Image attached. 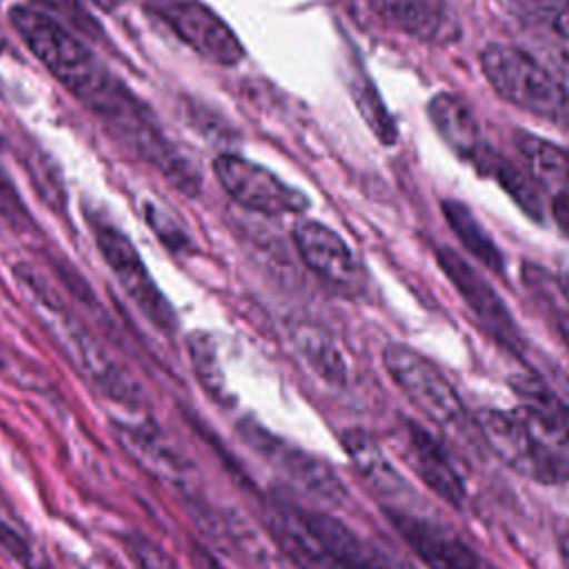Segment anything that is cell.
<instances>
[{
    "label": "cell",
    "instance_id": "obj_1",
    "mask_svg": "<svg viewBox=\"0 0 569 569\" xmlns=\"http://www.w3.org/2000/svg\"><path fill=\"white\" fill-rule=\"evenodd\" d=\"M24 47L47 71L118 138L151 109L138 100L109 69L91 53L80 36L38 9L13 4L7 11Z\"/></svg>",
    "mask_w": 569,
    "mask_h": 569
},
{
    "label": "cell",
    "instance_id": "obj_2",
    "mask_svg": "<svg viewBox=\"0 0 569 569\" xmlns=\"http://www.w3.org/2000/svg\"><path fill=\"white\" fill-rule=\"evenodd\" d=\"M13 273L16 282L31 298L44 325L49 327V333L60 345L62 353L76 367V371L113 402L138 407L140 387L131 373L122 369L120 362L104 349V345L84 327V322H80L67 309L62 296L51 287V282L27 262L18 264Z\"/></svg>",
    "mask_w": 569,
    "mask_h": 569
},
{
    "label": "cell",
    "instance_id": "obj_3",
    "mask_svg": "<svg viewBox=\"0 0 569 569\" xmlns=\"http://www.w3.org/2000/svg\"><path fill=\"white\" fill-rule=\"evenodd\" d=\"M480 69L493 91L509 104L569 127V91L533 56L509 44H487Z\"/></svg>",
    "mask_w": 569,
    "mask_h": 569
},
{
    "label": "cell",
    "instance_id": "obj_4",
    "mask_svg": "<svg viewBox=\"0 0 569 569\" xmlns=\"http://www.w3.org/2000/svg\"><path fill=\"white\" fill-rule=\"evenodd\" d=\"M476 427L489 449L516 473L540 485L569 480V456L553 447L520 409H480Z\"/></svg>",
    "mask_w": 569,
    "mask_h": 569
},
{
    "label": "cell",
    "instance_id": "obj_5",
    "mask_svg": "<svg viewBox=\"0 0 569 569\" xmlns=\"http://www.w3.org/2000/svg\"><path fill=\"white\" fill-rule=\"evenodd\" d=\"M382 362L396 387L425 418L445 431H467L469 418L458 391L427 356L407 345H389Z\"/></svg>",
    "mask_w": 569,
    "mask_h": 569
},
{
    "label": "cell",
    "instance_id": "obj_6",
    "mask_svg": "<svg viewBox=\"0 0 569 569\" xmlns=\"http://www.w3.org/2000/svg\"><path fill=\"white\" fill-rule=\"evenodd\" d=\"M280 507L296 545L329 569H391L373 545L331 513L291 502Z\"/></svg>",
    "mask_w": 569,
    "mask_h": 569
},
{
    "label": "cell",
    "instance_id": "obj_7",
    "mask_svg": "<svg viewBox=\"0 0 569 569\" xmlns=\"http://www.w3.org/2000/svg\"><path fill=\"white\" fill-rule=\"evenodd\" d=\"M87 222L93 231L96 247L102 260L113 271L124 293L138 305L149 322H153L160 331L171 333L176 329V313L153 282L147 264L142 262L138 249L127 238V233H122L113 222L98 213H87Z\"/></svg>",
    "mask_w": 569,
    "mask_h": 569
},
{
    "label": "cell",
    "instance_id": "obj_8",
    "mask_svg": "<svg viewBox=\"0 0 569 569\" xmlns=\"http://www.w3.org/2000/svg\"><path fill=\"white\" fill-rule=\"evenodd\" d=\"M213 173L222 189L242 207L267 213H302L309 200L302 191L280 180L273 171L236 153H220L213 160Z\"/></svg>",
    "mask_w": 569,
    "mask_h": 569
},
{
    "label": "cell",
    "instance_id": "obj_9",
    "mask_svg": "<svg viewBox=\"0 0 569 569\" xmlns=\"http://www.w3.org/2000/svg\"><path fill=\"white\" fill-rule=\"evenodd\" d=\"M160 20L204 60L233 67L244 58V47L233 29L200 0H153Z\"/></svg>",
    "mask_w": 569,
    "mask_h": 569
},
{
    "label": "cell",
    "instance_id": "obj_10",
    "mask_svg": "<svg viewBox=\"0 0 569 569\" xmlns=\"http://www.w3.org/2000/svg\"><path fill=\"white\" fill-rule=\"evenodd\" d=\"M436 260H438L440 269L445 271V276L449 278V282L458 289V293L462 296L467 307L473 311L478 322L502 347H507L513 353H525L527 340H525L516 318L511 316L509 307L502 302V298L489 284V280L453 249L440 247L436 251Z\"/></svg>",
    "mask_w": 569,
    "mask_h": 569
},
{
    "label": "cell",
    "instance_id": "obj_11",
    "mask_svg": "<svg viewBox=\"0 0 569 569\" xmlns=\"http://www.w3.org/2000/svg\"><path fill=\"white\" fill-rule=\"evenodd\" d=\"M240 431L244 440L260 451L273 467H278L293 485L302 487L305 491L313 493L316 498L329 502V505H340L347 498V489L342 480L333 473L331 465H327L322 458L287 442L280 440L278 436L269 433L260 425L244 420L240 425Z\"/></svg>",
    "mask_w": 569,
    "mask_h": 569
},
{
    "label": "cell",
    "instance_id": "obj_12",
    "mask_svg": "<svg viewBox=\"0 0 569 569\" xmlns=\"http://www.w3.org/2000/svg\"><path fill=\"white\" fill-rule=\"evenodd\" d=\"M293 242L305 264L342 296L365 289V269L349 244L318 220H302L293 229Z\"/></svg>",
    "mask_w": 569,
    "mask_h": 569
},
{
    "label": "cell",
    "instance_id": "obj_13",
    "mask_svg": "<svg viewBox=\"0 0 569 569\" xmlns=\"http://www.w3.org/2000/svg\"><path fill=\"white\" fill-rule=\"evenodd\" d=\"M398 436L402 440V456L418 478L447 505L462 509L467 500L465 480L458 473L451 456L442 442L413 418L398 420Z\"/></svg>",
    "mask_w": 569,
    "mask_h": 569
},
{
    "label": "cell",
    "instance_id": "obj_14",
    "mask_svg": "<svg viewBox=\"0 0 569 569\" xmlns=\"http://www.w3.org/2000/svg\"><path fill=\"white\" fill-rule=\"evenodd\" d=\"M385 513L429 569H487L480 556L445 525L398 507H387Z\"/></svg>",
    "mask_w": 569,
    "mask_h": 569
},
{
    "label": "cell",
    "instance_id": "obj_15",
    "mask_svg": "<svg viewBox=\"0 0 569 569\" xmlns=\"http://www.w3.org/2000/svg\"><path fill=\"white\" fill-rule=\"evenodd\" d=\"M378 16L402 33L429 44H451L460 38V20L449 0H367Z\"/></svg>",
    "mask_w": 569,
    "mask_h": 569
},
{
    "label": "cell",
    "instance_id": "obj_16",
    "mask_svg": "<svg viewBox=\"0 0 569 569\" xmlns=\"http://www.w3.org/2000/svg\"><path fill=\"white\" fill-rule=\"evenodd\" d=\"M525 418L562 453L569 456V405L540 378L516 373L509 378Z\"/></svg>",
    "mask_w": 569,
    "mask_h": 569
},
{
    "label": "cell",
    "instance_id": "obj_17",
    "mask_svg": "<svg viewBox=\"0 0 569 569\" xmlns=\"http://www.w3.org/2000/svg\"><path fill=\"white\" fill-rule=\"evenodd\" d=\"M342 447L349 453L353 467L362 480L387 502H400L398 509H405L402 498L409 496V485L385 456L380 445L362 429L342 431Z\"/></svg>",
    "mask_w": 569,
    "mask_h": 569
},
{
    "label": "cell",
    "instance_id": "obj_18",
    "mask_svg": "<svg viewBox=\"0 0 569 569\" xmlns=\"http://www.w3.org/2000/svg\"><path fill=\"white\" fill-rule=\"evenodd\" d=\"M429 120L433 124V129L438 131V136L465 160L473 162L478 158V153L487 147V142L482 140L478 120L471 111V107L453 96V93H436L429 100L427 107Z\"/></svg>",
    "mask_w": 569,
    "mask_h": 569
},
{
    "label": "cell",
    "instance_id": "obj_19",
    "mask_svg": "<svg viewBox=\"0 0 569 569\" xmlns=\"http://www.w3.org/2000/svg\"><path fill=\"white\" fill-rule=\"evenodd\" d=\"M471 164L482 176H489L491 180H496L531 220H536V222L542 220L545 213H542V202H540L538 189L531 182V178L525 171H520L513 162H509L507 158H502L496 149H491L487 144Z\"/></svg>",
    "mask_w": 569,
    "mask_h": 569
},
{
    "label": "cell",
    "instance_id": "obj_20",
    "mask_svg": "<svg viewBox=\"0 0 569 569\" xmlns=\"http://www.w3.org/2000/svg\"><path fill=\"white\" fill-rule=\"evenodd\" d=\"M445 220L449 222L451 231L458 236L462 247L489 271L496 276H505V258L493 238L487 233V229L480 224V220L473 216V211L460 202V200H445L442 202Z\"/></svg>",
    "mask_w": 569,
    "mask_h": 569
},
{
    "label": "cell",
    "instance_id": "obj_21",
    "mask_svg": "<svg viewBox=\"0 0 569 569\" xmlns=\"http://www.w3.org/2000/svg\"><path fill=\"white\" fill-rule=\"evenodd\" d=\"M291 340L316 376L336 387L347 385V362L333 340L322 329L311 325L296 327L291 331Z\"/></svg>",
    "mask_w": 569,
    "mask_h": 569
},
{
    "label": "cell",
    "instance_id": "obj_22",
    "mask_svg": "<svg viewBox=\"0 0 569 569\" xmlns=\"http://www.w3.org/2000/svg\"><path fill=\"white\" fill-rule=\"evenodd\" d=\"M513 147L531 176L567 187L569 149L522 129L513 131Z\"/></svg>",
    "mask_w": 569,
    "mask_h": 569
},
{
    "label": "cell",
    "instance_id": "obj_23",
    "mask_svg": "<svg viewBox=\"0 0 569 569\" xmlns=\"http://www.w3.org/2000/svg\"><path fill=\"white\" fill-rule=\"evenodd\" d=\"M0 547L22 567V569H51L40 547L33 542L31 533L16 516L11 505L0 491Z\"/></svg>",
    "mask_w": 569,
    "mask_h": 569
},
{
    "label": "cell",
    "instance_id": "obj_24",
    "mask_svg": "<svg viewBox=\"0 0 569 569\" xmlns=\"http://www.w3.org/2000/svg\"><path fill=\"white\" fill-rule=\"evenodd\" d=\"M31 2L40 7L38 11L58 20L60 24H64L76 36L89 38V40H96V42L102 40V27L84 9L82 0H31Z\"/></svg>",
    "mask_w": 569,
    "mask_h": 569
},
{
    "label": "cell",
    "instance_id": "obj_25",
    "mask_svg": "<svg viewBox=\"0 0 569 569\" xmlns=\"http://www.w3.org/2000/svg\"><path fill=\"white\" fill-rule=\"evenodd\" d=\"M189 353L193 360V369L202 382V387L213 393L216 398L224 396V382H222V371L218 367V356H216V345L209 333L196 331L187 338Z\"/></svg>",
    "mask_w": 569,
    "mask_h": 569
},
{
    "label": "cell",
    "instance_id": "obj_26",
    "mask_svg": "<svg viewBox=\"0 0 569 569\" xmlns=\"http://www.w3.org/2000/svg\"><path fill=\"white\" fill-rule=\"evenodd\" d=\"M122 547L138 569H176L173 560L144 533H127L122 538Z\"/></svg>",
    "mask_w": 569,
    "mask_h": 569
},
{
    "label": "cell",
    "instance_id": "obj_27",
    "mask_svg": "<svg viewBox=\"0 0 569 569\" xmlns=\"http://www.w3.org/2000/svg\"><path fill=\"white\" fill-rule=\"evenodd\" d=\"M358 104H360V111L362 116L369 120L371 129L376 131V136L385 142V144H391L396 140V127L391 122V118L387 116L385 111V104L380 102V98L376 96L373 87H362L360 89V98H358Z\"/></svg>",
    "mask_w": 569,
    "mask_h": 569
},
{
    "label": "cell",
    "instance_id": "obj_28",
    "mask_svg": "<svg viewBox=\"0 0 569 569\" xmlns=\"http://www.w3.org/2000/svg\"><path fill=\"white\" fill-rule=\"evenodd\" d=\"M0 218L4 222H9L16 229L29 227L31 218L29 211L18 193V189L13 187V182L9 180V176L4 173V169L0 167Z\"/></svg>",
    "mask_w": 569,
    "mask_h": 569
},
{
    "label": "cell",
    "instance_id": "obj_29",
    "mask_svg": "<svg viewBox=\"0 0 569 569\" xmlns=\"http://www.w3.org/2000/svg\"><path fill=\"white\" fill-rule=\"evenodd\" d=\"M525 4L556 36L569 40V0H525Z\"/></svg>",
    "mask_w": 569,
    "mask_h": 569
},
{
    "label": "cell",
    "instance_id": "obj_30",
    "mask_svg": "<svg viewBox=\"0 0 569 569\" xmlns=\"http://www.w3.org/2000/svg\"><path fill=\"white\" fill-rule=\"evenodd\" d=\"M144 216H147V222L149 227L156 231V236L169 244L171 249H182L187 244V236L180 231V227L158 207H153L151 202L144 204Z\"/></svg>",
    "mask_w": 569,
    "mask_h": 569
},
{
    "label": "cell",
    "instance_id": "obj_31",
    "mask_svg": "<svg viewBox=\"0 0 569 569\" xmlns=\"http://www.w3.org/2000/svg\"><path fill=\"white\" fill-rule=\"evenodd\" d=\"M551 213L562 229L565 236H569V191H560L551 202Z\"/></svg>",
    "mask_w": 569,
    "mask_h": 569
},
{
    "label": "cell",
    "instance_id": "obj_32",
    "mask_svg": "<svg viewBox=\"0 0 569 569\" xmlns=\"http://www.w3.org/2000/svg\"><path fill=\"white\" fill-rule=\"evenodd\" d=\"M545 302H547V307L551 309V316H553V322H556V327H558V333H560V338L565 340V345H567V349H569V309L558 307V305L551 302V300H545Z\"/></svg>",
    "mask_w": 569,
    "mask_h": 569
},
{
    "label": "cell",
    "instance_id": "obj_33",
    "mask_svg": "<svg viewBox=\"0 0 569 569\" xmlns=\"http://www.w3.org/2000/svg\"><path fill=\"white\" fill-rule=\"evenodd\" d=\"M556 284H558L560 293L569 300V271H560L558 278H556Z\"/></svg>",
    "mask_w": 569,
    "mask_h": 569
},
{
    "label": "cell",
    "instance_id": "obj_34",
    "mask_svg": "<svg viewBox=\"0 0 569 569\" xmlns=\"http://www.w3.org/2000/svg\"><path fill=\"white\" fill-rule=\"evenodd\" d=\"M558 547H560V556H562V565H565V569H569V533H565V536H560V542H558Z\"/></svg>",
    "mask_w": 569,
    "mask_h": 569
},
{
    "label": "cell",
    "instance_id": "obj_35",
    "mask_svg": "<svg viewBox=\"0 0 569 569\" xmlns=\"http://www.w3.org/2000/svg\"><path fill=\"white\" fill-rule=\"evenodd\" d=\"M93 7H98V9H102V11H111V9H116L118 4H120V0H89Z\"/></svg>",
    "mask_w": 569,
    "mask_h": 569
},
{
    "label": "cell",
    "instance_id": "obj_36",
    "mask_svg": "<svg viewBox=\"0 0 569 569\" xmlns=\"http://www.w3.org/2000/svg\"><path fill=\"white\" fill-rule=\"evenodd\" d=\"M207 567H209V569H224V567H220L213 558H209V560H207Z\"/></svg>",
    "mask_w": 569,
    "mask_h": 569
},
{
    "label": "cell",
    "instance_id": "obj_37",
    "mask_svg": "<svg viewBox=\"0 0 569 569\" xmlns=\"http://www.w3.org/2000/svg\"><path fill=\"white\" fill-rule=\"evenodd\" d=\"M567 191H569V173H567Z\"/></svg>",
    "mask_w": 569,
    "mask_h": 569
}]
</instances>
